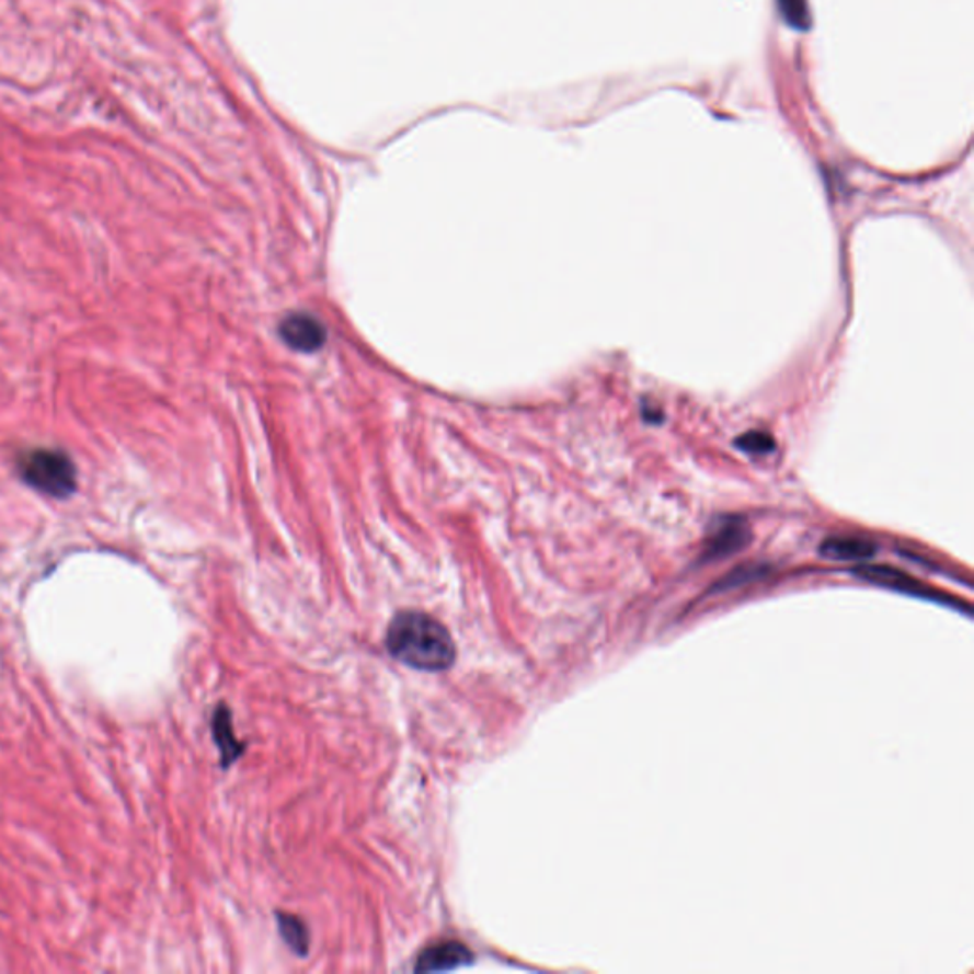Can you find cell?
Wrapping results in <instances>:
<instances>
[{
    "mask_svg": "<svg viewBox=\"0 0 974 974\" xmlns=\"http://www.w3.org/2000/svg\"><path fill=\"white\" fill-rule=\"evenodd\" d=\"M387 650L400 663L423 672L448 671L457 655L448 628L421 611H404L392 619Z\"/></svg>",
    "mask_w": 974,
    "mask_h": 974,
    "instance_id": "1",
    "label": "cell"
},
{
    "mask_svg": "<svg viewBox=\"0 0 974 974\" xmlns=\"http://www.w3.org/2000/svg\"><path fill=\"white\" fill-rule=\"evenodd\" d=\"M18 474L30 488L51 499L71 497L77 491V467L59 449H27L18 459Z\"/></svg>",
    "mask_w": 974,
    "mask_h": 974,
    "instance_id": "2",
    "label": "cell"
},
{
    "mask_svg": "<svg viewBox=\"0 0 974 974\" xmlns=\"http://www.w3.org/2000/svg\"><path fill=\"white\" fill-rule=\"evenodd\" d=\"M852 573H855V577L868 581V583H872V585L891 588V591L903 592V594H908V596L932 599V601H940V604H946V606H963L958 599L950 598V596H946L942 592L932 591V588L924 585V583H919L917 578L912 577L908 573L896 570V568H891V565L860 563L859 568L852 570Z\"/></svg>",
    "mask_w": 974,
    "mask_h": 974,
    "instance_id": "3",
    "label": "cell"
},
{
    "mask_svg": "<svg viewBox=\"0 0 974 974\" xmlns=\"http://www.w3.org/2000/svg\"><path fill=\"white\" fill-rule=\"evenodd\" d=\"M280 337L288 347L299 353H314L324 347L325 330L322 322L307 312H294L280 322Z\"/></svg>",
    "mask_w": 974,
    "mask_h": 974,
    "instance_id": "4",
    "label": "cell"
},
{
    "mask_svg": "<svg viewBox=\"0 0 974 974\" xmlns=\"http://www.w3.org/2000/svg\"><path fill=\"white\" fill-rule=\"evenodd\" d=\"M750 541V529L748 524L736 518V516H727L722 522H718L714 531L710 534L707 541V549L702 554L704 562L712 560H723V558L735 554L738 550H743Z\"/></svg>",
    "mask_w": 974,
    "mask_h": 974,
    "instance_id": "5",
    "label": "cell"
},
{
    "mask_svg": "<svg viewBox=\"0 0 974 974\" xmlns=\"http://www.w3.org/2000/svg\"><path fill=\"white\" fill-rule=\"evenodd\" d=\"M470 960H472V953L461 942H440V944L426 948L425 952L419 955L415 971H419V973L449 971V969L461 967L465 963H469Z\"/></svg>",
    "mask_w": 974,
    "mask_h": 974,
    "instance_id": "6",
    "label": "cell"
},
{
    "mask_svg": "<svg viewBox=\"0 0 974 974\" xmlns=\"http://www.w3.org/2000/svg\"><path fill=\"white\" fill-rule=\"evenodd\" d=\"M878 547L868 539L862 537H851V535H836L828 537L823 541L818 552L828 560H837V562H867L868 558L875 554Z\"/></svg>",
    "mask_w": 974,
    "mask_h": 974,
    "instance_id": "7",
    "label": "cell"
},
{
    "mask_svg": "<svg viewBox=\"0 0 974 974\" xmlns=\"http://www.w3.org/2000/svg\"><path fill=\"white\" fill-rule=\"evenodd\" d=\"M278 924H280L282 937L288 942V946L294 948V952H307V948H309V935L305 931V925L301 924L297 917L291 916L278 917Z\"/></svg>",
    "mask_w": 974,
    "mask_h": 974,
    "instance_id": "8",
    "label": "cell"
},
{
    "mask_svg": "<svg viewBox=\"0 0 974 974\" xmlns=\"http://www.w3.org/2000/svg\"><path fill=\"white\" fill-rule=\"evenodd\" d=\"M779 10L790 27L809 30L811 15H809L807 0H779Z\"/></svg>",
    "mask_w": 974,
    "mask_h": 974,
    "instance_id": "9",
    "label": "cell"
},
{
    "mask_svg": "<svg viewBox=\"0 0 974 974\" xmlns=\"http://www.w3.org/2000/svg\"><path fill=\"white\" fill-rule=\"evenodd\" d=\"M735 444L736 448L741 449V451H746V454L752 455L772 454L775 448H777V444L772 440L771 434L761 433V431L744 433L743 436L736 438Z\"/></svg>",
    "mask_w": 974,
    "mask_h": 974,
    "instance_id": "10",
    "label": "cell"
},
{
    "mask_svg": "<svg viewBox=\"0 0 974 974\" xmlns=\"http://www.w3.org/2000/svg\"><path fill=\"white\" fill-rule=\"evenodd\" d=\"M214 730H216L217 744L224 750L225 761L234 758L239 752H237V741H234V736L231 733V718L225 712V708L217 712Z\"/></svg>",
    "mask_w": 974,
    "mask_h": 974,
    "instance_id": "11",
    "label": "cell"
},
{
    "mask_svg": "<svg viewBox=\"0 0 974 974\" xmlns=\"http://www.w3.org/2000/svg\"><path fill=\"white\" fill-rule=\"evenodd\" d=\"M764 575V568H759V565H746V568H738V570L733 571L730 575H725L722 578V583L715 586V591H731V588H736V586L746 585V583H750V581H756V578L761 577Z\"/></svg>",
    "mask_w": 974,
    "mask_h": 974,
    "instance_id": "12",
    "label": "cell"
}]
</instances>
